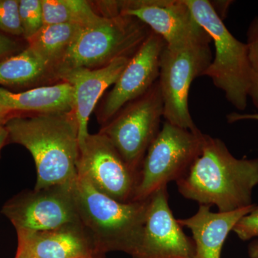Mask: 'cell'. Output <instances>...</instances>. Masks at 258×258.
<instances>
[{
    "label": "cell",
    "instance_id": "obj_3",
    "mask_svg": "<svg viewBox=\"0 0 258 258\" xmlns=\"http://www.w3.org/2000/svg\"><path fill=\"white\" fill-rule=\"evenodd\" d=\"M74 195L80 221L99 253H134L138 247L145 223L149 198L144 201L120 203L95 189L78 174Z\"/></svg>",
    "mask_w": 258,
    "mask_h": 258
},
{
    "label": "cell",
    "instance_id": "obj_7",
    "mask_svg": "<svg viewBox=\"0 0 258 258\" xmlns=\"http://www.w3.org/2000/svg\"><path fill=\"white\" fill-rule=\"evenodd\" d=\"M212 60L210 44L164 47L158 82L164 103L163 118L166 122L191 132L199 130L190 114L189 90L194 80L203 76Z\"/></svg>",
    "mask_w": 258,
    "mask_h": 258
},
{
    "label": "cell",
    "instance_id": "obj_11",
    "mask_svg": "<svg viewBox=\"0 0 258 258\" xmlns=\"http://www.w3.org/2000/svg\"><path fill=\"white\" fill-rule=\"evenodd\" d=\"M120 14L140 20L170 48L210 44L211 37L196 21L185 0L118 2Z\"/></svg>",
    "mask_w": 258,
    "mask_h": 258
},
{
    "label": "cell",
    "instance_id": "obj_18",
    "mask_svg": "<svg viewBox=\"0 0 258 258\" xmlns=\"http://www.w3.org/2000/svg\"><path fill=\"white\" fill-rule=\"evenodd\" d=\"M83 25L78 23L44 25L28 40V47L52 70L58 64Z\"/></svg>",
    "mask_w": 258,
    "mask_h": 258
},
{
    "label": "cell",
    "instance_id": "obj_30",
    "mask_svg": "<svg viewBox=\"0 0 258 258\" xmlns=\"http://www.w3.org/2000/svg\"><path fill=\"white\" fill-rule=\"evenodd\" d=\"M15 258H35L30 254L25 253V252H21V251L17 250L16 254H15Z\"/></svg>",
    "mask_w": 258,
    "mask_h": 258
},
{
    "label": "cell",
    "instance_id": "obj_29",
    "mask_svg": "<svg viewBox=\"0 0 258 258\" xmlns=\"http://www.w3.org/2000/svg\"><path fill=\"white\" fill-rule=\"evenodd\" d=\"M248 254L250 258H258V240H254L249 244Z\"/></svg>",
    "mask_w": 258,
    "mask_h": 258
},
{
    "label": "cell",
    "instance_id": "obj_14",
    "mask_svg": "<svg viewBox=\"0 0 258 258\" xmlns=\"http://www.w3.org/2000/svg\"><path fill=\"white\" fill-rule=\"evenodd\" d=\"M18 249L35 258H104L82 224L55 230L17 231Z\"/></svg>",
    "mask_w": 258,
    "mask_h": 258
},
{
    "label": "cell",
    "instance_id": "obj_17",
    "mask_svg": "<svg viewBox=\"0 0 258 258\" xmlns=\"http://www.w3.org/2000/svg\"><path fill=\"white\" fill-rule=\"evenodd\" d=\"M0 106L15 113H69L74 111V91L71 85L66 82L22 92L0 87Z\"/></svg>",
    "mask_w": 258,
    "mask_h": 258
},
{
    "label": "cell",
    "instance_id": "obj_22",
    "mask_svg": "<svg viewBox=\"0 0 258 258\" xmlns=\"http://www.w3.org/2000/svg\"><path fill=\"white\" fill-rule=\"evenodd\" d=\"M245 43L252 73V83L249 98L258 109V16L255 17L249 24Z\"/></svg>",
    "mask_w": 258,
    "mask_h": 258
},
{
    "label": "cell",
    "instance_id": "obj_12",
    "mask_svg": "<svg viewBox=\"0 0 258 258\" xmlns=\"http://www.w3.org/2000/svg\"><path fill=\"white\" fill-rule=\"evenodd\" d=\"M132 258H195L193 240L185 235L169 207L167 186L149 198L142 238Z\"/></svg>",
    "mask_w": 258,
    "mask_h": 258
},
{
    "label": "cell",
    "instance_id": "obj_28",
    "mask_svg": "<svg viewBox=\"0 0 258 258\" xmlns=\"http://www.w3.org/2000/svg\"><path fill=\"white\" fill-rule=\"evenodd\" d=\"M9 141V133L4 124H0V150Z\"/></svg>",
    "mask_w": 258,
    "mask_h": 258
},
{
    "label": "cell",
    "instance_id": "obj_24",
    "mask_svg": "<svg viewBox=\"0 0 258 258\" xmlns=\"http://www.w3.org/2000/svg\"><path fill=\"white\" fill-rule=\"evenodd\" d=\"M232 231L242 241L258 237V205H254L249 213L242 217Z\"/></svg>",
    "mask_w": 258,
    "mask_h": 258
},
{
    "label": "cell",
    "instance_id": "obj_4",
    "mask_svg": "<svg viewBox=\"0 0 258 258\" xmlns=\"http://www.w3.org/2000/svg\"><path fill=\"white\" fill-rule=\"evenodd\" d=\"M150 32L145 24L133 17L101 15L83 27L53 69V76L60 79L74 70L99 69L118 57H132Z\"/></svg>",
    "mask_w": 258,
    "mask_h": 258
},
{
    "label": "cell",
    "instance_id": "obj_16",
    "mask_svg": "<svg viewBox=\"0 0 258 258\" xmlns=\"http://www.w3.org/2000/svg\"><path fill=\"white\" fill-rule=\"evenodd\" d=\"M254 205L228 212H212L211 207L200 205L198 212L189 218L178 220L181 227L191 231L195 258H221L222 247L236 223Z\"/></svg>",
    "mask_w": 258,
    "mask_h": 258
},
{
    "label": "cell",
    "instance_id": "obj_25",
    "mask_svg": "<svg viewBox=\"0 0 258 258\" xmlns=\"http://www.w3.org/2000/svg\"><path fill=\"white\" fill-rule=\"evenodd\" d=\"M19 45L13 39L0 32V60L15 55L18 52Z\"/></svg>",
    "mask_w": 258,
    "mask_h": 258
},
{
    "label": "cell",
    "instance_id": "obj_23",
    "mask_svg": "<svg viewBox=\"0 0 258 258\" xmlns=\"http://www.w3.org/2000/svg\"><path fill=\"white\" fill-rule=\"evenodd\" d=\"M0 31L14 36H23L19 0H0Z\"/></svg>",
    "mask_w": 258,
    "mask_h": 258
},
{
    "label": "cell",
    "instance_id": "obj_6",
    "mask_svg": "<svg viewBox=\"0 0 258 258\" xmlns=\"http://www.w3.org/2000/svg\"><path fill=\"white\" fill-rule=\"evenodd\" d=\"M205 134L165 122L148 149L132 202L144 201L184 177L203 151Z\"/></svg>",
    "mask_w": 258,
    "mask_h": 258
},
{
    "label": "cell",
    "instance_id": "obj_9",
    "mask_svg": "<svg viewBox=\"0 0 258 258\" xmlns=\"http://www.w3.org/2000/svg\"><path fill=\"white\" fill-rule=\"evenodd\" d=\"M74 184L54 185L16 195L2 212L16 231H47L81 223L74 195Z\"/></svg>",
    "mask_w": 258,
    "mask_h": 258
},
{
    "label": "cell",
    "instance_id": "obj_19",
    "mask_svg": "<svg viewBox=\"0 0 258 258\" xmlns=\"http://www.w3.org/2000/svg\"><path fill=\"white\" fill-rule=\"evenodd\" d=\"M52 74V70L27 47L0 60V85L28 86Z\"/></svg>",
    "mask_w": 258,
    "mask_h": 258
},
{
    "label": "cell",
    "instance_id": "obj_2",
    "mask_svg": "<svg viewBox=\"0 0 258 258\" xmlns=\"http://www.w3.org/2000/svg\"><path fill=\"white\" fill-rule=\"evenodd\" d=\"M5 125L10 142L23 146L33 157L35 189L74 184L79 157V127L74 111L16 114Z\"/></svg>",
    "mask_w": 258,
    "mask_h": 258
},
{
    "label": "cell",
    "instance_id": "obj_26",
    "mask_svg": "<svg viewBox=\"0 0 258 258\" xmlns=\"http://www.w3.org/2000/svg\"><path fill=\"white\" fill-rule=\"evenodd\" d=\"M227 120L229 123H233L244 120H257L258 121V113H240L238 112H232L227 115Z\"/></svg>",
    "mask_w": 258,
    "mask_h": 258
},
{
    "label": "cell",
    "instance_id": "obj_13",
    "mask_svg": "<svg viewBox=\"0 0 258 258\" xmlns=\"http://www.w3.org/2000/svg\"><path fill=\"white\" fill-rule=\"evenodd\" d=\"M166 42L151 31L129 60L102 105L98 120L104 125L128 103L147 92L159 76V62Z\"/></svg>",
    "mask_w": 258,
    "mask_h": 258
},
{
    "label": "cell",
    "instance_id": "obj_8",
    "mask_svg": "<svg viewBox=\"0 0 258 258\" xmlns=\"http://www.w3.org/2000/svg\"><path fill=\"white\" fill-rule=\"evenodd\" d=\"M164 103L159 82L128 103L100 131L139 174L148 149L159 132Z\"/></svg>",
    "mask_w": 258,
    "mask_h": 258
},
{
    "label": "cell",
    "instance_id": "obj_1",
    "mask_svg": "<svg viewBox=\"0 0 258 258\" xmlns=\"http://www.w3.org/2000/svg\"><path fill=\"white\" fill-rule=\"evenodd\" d=\"M176 185L184 198L220 212L246 208L258 185V158L237 159L222 140L205 134L201 154Z\"/></svg>",
    "mask_w": 258,
    "mask_h": 258
},
{
    "label": "cell",
    "instance_id": "obj_21",
    "mask_svg": "<svg viewBox=\"0 0 258 258\" xmlns=\"http://www.w3.org/2000/svg\"><path fill=\"white\" fill-rule=\"evenodd\" d=\"M19 15L23 36L28 41L44 26L42 0H19Z\"/></svg>",
    "mask_w": 258,
    "mask_h": 258
},
{
    "label": "cell",
    "instance_id": "obj_15",
    "mask_svg": "<svg viewBox=\"0 0 258 258\" xmlns=\"http://www.w3.org/2000/svg\"><path fill=\"white\" fill-rule=\"evenodd\" d=\"M131 57H120L103 67L96 69H79L61 76L74 91V113L79 127V148L87 139L90 115L103 93L114 85Z\"/></svg>",
    "mask_w": 258,
    "mask_h": 258
},
{
    "label": "cell",
    "instance_id": "obj_20",
    "mask_svg": "<svg viewBox=\"0 0 258 258\" xmlns=\"http://www.w3.org/2000/svg\"><path fill=\"white\" fill-rule=\"evenodd\" d=\"M42 5L44 25L78 23L86 26L101 16L85 0H42Z\"/></svg>",
    "mask_w": 258,
    "mask_h": 258
},
{
    "label": "cell",
    "instance_id": "obj_10",
    "mask_svg": "<svg viewBox=\"0 0 258 258\" xmlns=\"http://www.w3.org/2000/svg\"><path fill=\"white\" fill-rule=\"evenodd\" d=\"M77 171L100 192L120 203L132 202L139 174L101 132L89 134L79 148Z\"/></svg>",
    "mask_w": 258,
    "mask_h": 258
},
{
    "label": "cell",
    "instance_id": "obj_5",
    "mask_svg": "<svg viewBox=\"0 0 258 258\" xmlns=\"http://www.w3.org/2000/svg\"><path fill=\"white\" fill-rule=\"evenodd\" d=\"M185 2L215 45V57L203 76H208L217 88L223 91L227 101L236 109L244 111L252 83L247 45L231 33L210 1Z\"/></svg>",
    "mask_w": 258,
    "mask_h": 258
},
{
    "label": "cell",
    "instance_id": "obj_27",
    "mask_svg": "<svg viewBox=\"0 0 258 258\" xmlns=\"http://www.w3.org/2000/svg\"><path fill=\"white\" fill-rule=\"evenodd\" d=\"M16 114H18V113H15V112L10 111L9 109H7V108L0 106V124L5 125L6 122L10 118H12L13 115Z\"/></svg>",
    "mask_w": 258,
    "mask_h": 258
}]
</instances>
